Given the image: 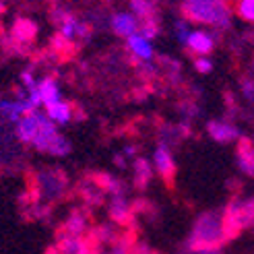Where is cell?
Listing matches in <instances>:
<instances>
[{"label":"cell","mask_w":254,"mask_h":254,"mask_svg":"<svg viewBox=\"0 0 254 254\" xmlns=\"http://www.w3.org/2000/svg\"><path fill=\"white\" fill-rule=\"evenodd\" d=\"M182 17L223 33L232 27L234 10L230 6V0H184Z\"/></svg>","instance_id":"6da1fadb"},{"label":"cell","mask_w":254,"mask_h":254,"mask_svg":"<svg viewBox=\"0 0 254 254\" xmlns=\"http://www.w3.org/2000/svg\"><path fill=\"white\" fill-rule=\"evenodd\" d=\"M227 244L225 234H223V217L219 211H205L200 213L194 225L192 232L186 238V242L182 248L186 250H202V248H221Z\"/></svg>","instance_id":"7a4b0ae2"},{"label":"cell","mask_w":254,"mask_h":254,"mask_svg":"<svg viewBox=\"0 0 254 254\" xmlns=\"http://www.w3.org/2000/svg\"><path fill=\"white\" fill-rule=\"evenodd\" d=\"M35 184H37V188H40L42 196L46 194L48 198H60L62 194H64L68 180H66L64 172H60V170H46V172H40L35 176Z\"/></svg>","instance_id":"3957f363"},{"label":"cell","mask_w":254,"mask_h":254,"mask_svg":"<svg viewBox=\"0 0 254 254\" xmlns=\"http://www.w3.org/2000/svg\"><path fill=\"white\" fill-rule=\"evenodd\" d=\"M221 42V31L213 29V31H205V29H194L188 35V44L186 48L196 56H209L213 52V48Z\"/></svg>","instance_id":"277c9868"},{"label":"cell","mask_w":254,"mask_h":254,"mask_svg":"<svg viewBox=\"0 0 254 254\" xmlns=\"http://www.w3.org/2000/svg\"><path fill=\"white\" fill-rule=\"evenodd\" d=\"M153 168L163 180H166V184L172 186L174 176H176V161H174L172 147L163 145V143L157 145V149L153 151Z\"/></svg>","instance_id":"5b68a950"},{"label":"cell","mask_w":254,"mask_h":254,"mask_svg":"<svg viewBox=\"0 0 254 254\" xmlns=\"http://www.w3.org/2000/svg\"><path fill=\"white\" fill-rule=\"evenodd\" d=\"M108 215L116 225L134 230V211H132V205L124 196H112L108 205Z\"/></svg>","instance_id":"8992f818"},{"label":"cell","mask_w":254,"mask_h":254,"mask_svg":"<svg viewBox=\"0 0 254 254\" xmlns=\"http://www.w3.org/2000/svg\"><path fill=\"white\" fill-rule=\"evenodd\" d=\"M138 27H141V21H138L130 10L112 12V17H110V29L116 33L118 37L128 40L130 35H136L138 33Z\"/></svg>","instance_id":"52a82bcc"},{"label":"cell","mask_w":254,"mask_h":254,"mask_svg":"<svg viewBox=\"0 0 254 254\" xmlns=\"http://www.w3.org/2000/svg\"><path fill=\"white\" fill-rule=\"evenodd\" d=\"M56 246L62 254H91V244L85 236H70L62 227L56 230Z\"/></svg>","instance_id":"ba28073f"},{"label":"cell","mask_w":254,"mask_h":254,"mask_svg":"<svg viewBox=\"0 0 254 254\" xmlns=\"http://www.w3.org/2000/svg\"><path fill=\"white\" fill-rule=\"evenodd\" d=\"M40 118H42V112L35 110L31 114H25V116L15 124V134L21 143L25 145H31L33 138L40 132Z\"/></svg>","instance_id":"9c48e42d"},{"label":"cell","mask_w":254,"mask_h":254,"mask_svg":"<svg viewBox=\"0 0 254 254\" xmlns=\"http://www.w3.org/2000/svg\"><path fill=\"white\" fill-rule=\"evenodd\" d=\"M89 209L91 207H87V205L79 207V209H72L70 215L66 217V221L60 227L70 236H85L89 230H91V227H89V215H91V211Z\"/></svg>","instance_id":"30bf717a"},{"label":"cell","mask_w":254,"mask_h":254,"mask_svg":"<svg viewBox=\"0 0 254 254\" xmlns=\"http://www.w3.org/2000/svg\"><path fill=\"white\" fill-rule=\"evenodd\" d=\"M126 50L128 54L132 56V60H143V62H151L155 58V48H153V42L147 40L145 35L136 33V35H130L126 40Z\"/></svg>","instance_id":"8fae6325"},{"label":"cell","mask_w":254,"mask_h":254,"mask_svg":"<svg viewBox=\"0 0 254 254\" xmlns=\"http://www.w3.org/2000/svg\"><path fill=\"white\" fill-rule=\"evenodd\" d=\"M56 134H58V124L50 120L46 112H42V118H40V132H37V136L33 138L31 147L37 149L40 153H48L50 143L54 141V136H56Z\"/></svg>","instance_id":"7c38bea8"},{"label":"cell","mask_w":254,"mask_h":254,"mask_svg":"<svg viewBox=\"0 0 254 254\" xmlns=\"http://www.w3.org/2000/svg\"><path fill=\"white\" fill-rule=\"evenodd\" d=\"M207 132L213 141H217V143H232L240 138L238 126H234L232 122H225V120H211L207 124Z\"/></svg>","instance_id":"4fadbf2b"},{"label":"cell","mask_w":254,"mask_h":254,"mask_svg":"<svg viewBox=\"0 0 254 254\" xmlns=\"http://www.w3.org/2000/svg\"><path fill=\"white\" fill-rule=\"evenodd\" d=\"M77 194L85 200V205H87V207H99V205H104V198H106V192L93 182V178H91V176H87L85 180L79 182V186H77Z\"/></svg>","instance_id":"5bb4252c"},{"label":"cell","mask_w":254,"mask_h":254,"mask_svg":"<svg viewBox=\"0 0 254 254\" xmlns=\"http://www.w3.org/2000/svg\"><path fill=\"white\" fill-rule=\"evenodd\" d=\"M91 178H93V182L104 190L106 194H112V196H124L126 194V184L120 180V178H116V176H112V174H108V172H95V174H91Z\"/></svg>","instance_id":"9a60e30c"},{"label":"cell","mask_w":254,"mask_h":254,"mask_svg":"<svg viewBox=\"0 0 254 254\" xmlns=\"http://www.w3.org/2000/svg\"><path fill=\"white\" fill-rule=\"evenodd\" d=\"M153 163L145 157H136L132 161V172H134V186L136 190H145L149 182L153 180Z\"/></svg>","instance_id":"2e32d148"},{"label":"cell","mask_w":254,"mask_h":254,"mask_svg":"<svg viewBox=\"0 0 254 254\" xmlns=\"http://www.w3.org/2000/svg\"><path fill=\"white\" fill-rule=\"evenodd\" d=\"M46 114H48V118L52 122H56L58 126H64L70 120H74V106L68 104V101H64V99H60V101H56V104L48 106Z\"/></svg>","instance_id":"e0dca14e"},{"label":"cell","mask_w":254,"mask_h":254,"mask_svg":"<svg viewBox=\"0 0 254 254\" xmlns=\"http://www.w3.org/2000/svg\"><path fill=\"white\" fill-rule=\"evenodd\" d=\"M238 168L242 174L246 176H254V147L248 138H240V145H238Z\"/></svg>","instance_id":"ac0fdd59"},{"label":"cell","mask_w":254,"mask_h":254,"mask_svg":"<svg viewBox=\"0 0 254 254\" xmlns=\"http://www.w3.org/2000/svg\"><path fill=\"white\" fill-rule=\"evenodd\" d=\"M37 89H40V95L44 101V108L56 104V101L62 99V91L56 77H44L40 83H37Z\"/></svg>","instance_id":"d6986e66"},{"label":"cell","mask_w":254,"mask_h":254,"mask_svg":"<svg viewBox=\"0 0 254 254\" xmlns=\"http://www.w3.org/2000/svg\"><path fill=\"white\" fill-rule=\"evenodd\" d=\"M128 4H130V12L138 21L159 17L157 4L153 2V0H128Z\"/></svg>","instance_id":"ffe728a7"},{"label":"cell","mask_w":254,"mask_h":254,"mask_svg":"<svg viewBox=\"0 0 254 254\" xmlns=\"http://www.w3.org/2000/svg\"><path fill=\"white\" fill-rule=\"evenodd\" d=\"M110 17H112V15H108V12L104 10V6H97V8L87 10L85 21L91 25L93 29L101 31V29H108V27H110Z\"/></svg>","instance_id":"44dd1931"},{"label":"cell","mask_w":254,"mask_h":254,"mask_svg":"<svg viewBox=\"0 0 254 254\" xmlns=\"http://www.w3.org/2000/svg\"><path fill=\"white\" fill-rule=\"evenodd\" d=\"M48 153L54 155V157H64V155H68V153H70V141H68V138L62 134V132H58V134L54 136V141L50 143Z\"/></svg>","instance_id":"7402d4cb"},{"label":"cell","mask_w":254,"mask_h":254,"mask_svg":"<svg viewBox=\"0 0 254 254\" xmlns=\"http://www.w3.org/2000/svg\"><path fill=\"white\" fill-rule=\"evenodd\" d=\"M138 33L145 35L147 40H155V37L161 33V21H159V17H153V19H145V21H141V27H138Z\"/></svg>","instance_id":"603a6c76"},{"label":"cell","mask_w":254,"mask_h":254,"mask_svg":"<svg viewBox=\"0 0 254 254\" xmlns=\"http://www.w3.org/2000/svg\"><path fill=\"white\" fill-rule=\"evenodd\" d=\"M178 112H180V116H182L184 120L192 122V120L198 116V114H200V108H198L196 101H192V99H184V101H180V104H178Z\"/></svg>","instance_id":"cb8c5ba5"},{"label":"cell","mask_w":254,"mask_h":254,"mask_svg":"<svg viewBox=\"0 0 254 254\" xmlns=\"http://www.w3.org/2000/svg\"><path fill=\"white\" fill-rule=\"evenodd\" d=\"M174 31H176V40L180 42L184 48L188 44V35H190V27H188V19L180 17V19H176L174 23Z\"/></svg>","instance_id":"d4e9b609"},{"label":"cell","mask_w":254,"mask_h":254,"mask_svg":"<svg viewBox=\"0 0 254 254\" xmlns=\"http://www.w3.org/2000/svg\"><path fill=\"white\" fill-rule=\"evenodd\" d=\"M238 15L248 23H254V0H238Z\"/></svg>","instance_id":"484cf974"},{"label":"cell","mask_w":254,"mask_h":254,"mask_svg":"<svg viewBox=\"0 0 254 254\" xmlns=\"http://www.w3.org/2000/svg\"><path fill=\"white\" fill-rule=\"evenodd\" d=\"M242 221L244 227H254V198L242 200Z\"/></svg>","instance_id":"4316f807"},{"label":"cell","mask_w":254,"mask_h":254,"mask_svg":"<svg viewBox=\"0 0 254 254\" xmlns=\"http://www.w3.org/2000/svg\"><path fill=\"white\" fill-rule=\"evenodd\" d=\"M93 31H95V29H93L87 21H79V25H77V37H74V40L89 42V40H91V35H93Z\"/></svg>","instance_id":"83f0119b"},{"label":"cell","mask_w":254,"mask_h":254,"mask_svg":"<svg viewBox=\"0 0 254 254\" xmlns=\"http://www.w3.org/2000/svg\"><path fill=\"white\" fill-rule=\"evenodd\" d=\"M194 68H196V72H200V74H209V72L213 70V60H211L209 56H196Z\"/></svg>","instance_id":"f1b7e54d"},{"label":"cell","mask_w":254,"mask_h":254,"mask_svg":"<svg viewBox=\"0 0 254 254\" xmlns=\"http://www.w3.org/2000/svg\"><path fill=\"white\" fill-rule=\"evenodd\" d=\"M37 83H40V81L35 79V74H33V70H31V68H27V70H23V72H21V85H23L25 89H27V91L35 89V87H37Z\"/></svg>","instance_id":"f546056e"},{"label":"cell","mask_w":254,"mask_h":254,"mask_svg":"<svg viewBox=\"0 0 254 254\" xmlns=\"http://www.w3.org/2000/svg\"><path fill=\"white\" fill-rule=\"evenodd\" d=\"M240 89H242V95L248 101H254V79H242V85H240Z\"/></svg>","instance_id":"4dcf8cb0"},{"label":"cell","mask_w":254,"mask_h":254,"mask_svg":"<svg viewBox=\"0 0 254 254\" xmlns=\"http://www.w3.org/2000/svg\"><path fill=\"white\" fill-rule=\"evenodd\" d=\"M126 159H128V157H126L124 153H118V155H114V166H116V168H120V170H124V168H126V163H128Z\"/></svg>","instance_id":"1f68e13d"},{"label":"cell","mask_w":254,"mask_h":254,"mask_svg":"<svg viewBox=\"0 0 254 254\" xmlns=\"http://www.w3.org/2000/svg\"><path fill=\"white\" fill-rule=\"evenodd\" d=\"M122 153H124L126 157H128V159H136V153H138V149H136L134 145H126V147H124V151H122Z\"/></svg>","instance_id":"d6a6232c"},{"label":"cell","mask_w":254,"mask_h":254,"mask_svg":"<svg viewBox=\"0 0 254 254\" xmlns=\"http://www.w3.org/2000/svg\"><path fill=\"white\" fill-rule=\"evenodd\" d=\"M44 254H62V252H60V250H58V246H56V244H54V246H48V248H46V252H44Z\"/></svg>","instance_id":"836d02e7"},{"label":"cell","mask_w":254,"mask_h":254,"mask_svg":"<svg viewBox=\"0 0 254 254\" xmlns=\"http://www.w3.org/2000/svg\"><path fill=\"white\" fill-rule=\"evenodd\" d=\"M79 2H87V0H79ZM89 2H97V0H89Z\"/></svg>","instance_id":"e575fe53"},{"label":"cell","mask_w":254,"mask_h":254,"mask_svg":"<svg viewBox=\"0 0 254 254\" xmlns=\"http://www.w3.org/2000/svg\"><path fill=\"white\" fill-rule=\"evenodd\" d=\"M149 254H159V252H155V250H151V252H149Z\"/></svg>","instance_id":"d590c367"},{"label":"cell","mask_w":254,"mask_h":254,"mask_svg":"<svg viewBox=\"0 0 254 254\" xmlns=\"http://www.w3.org/2000/svg\"><path fill=\"white\" fill-rule=\"evenodd\" d=\"M153 2H155V4H159V2H161V0H153Z\"/></svg>","instance_id":"8d00e7d4"},{"label":"cell","mask_w":254,"mask_h":254,"mask_svg":"<svg viewBox=\"0 0 254 254\" xmlns=\"http://www.w3.org/2000/svg\"><path fill=\"white\" fill-rule=\"evenodd\" d=\"M0 10H2V4H0Z\"/></svg>","instance_id":"74e56055"}]
</instances>
